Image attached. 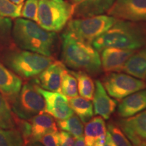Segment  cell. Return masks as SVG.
<instances>
[{"label": "cell", "instance_id": "1", "mask_svg": "<svg viewBox=\"0 0 146 146\" xmlns=\"http://www.w3.org/2000/svg\"><path fill=\"white\" fill-rule=\"evenodd\" d=\"M98 51L107 47L138 50L146 47V22L116 19L106 32L92 42Z\"/></svg>", "mask_w": 146, "mask_h": 146}, {"label": "cell", "instance_id": "2", "mask_svg": "<svg viewBox=\"0 0 146 146\" xmlns=\"http://www.w3.org/2000/svg\"><path fill=\"white\" fill-rule=\"evenodd\" d=\"M61 56L63 63L69 68L93 75L101 72L98 51L91 43L78 39L66 31L62 35Z\"/></svg>", "mask_w": 146, "mask_h": 146}, {"label": "cell", "instance_id": "3", "mask_svg": "<svg viewBox=\"0 0 146 146\" xmlns=\"http://www.w3.org/2000/svg\"><path fill=\"white\" fill-rule=\"evenodd\" d=\"M16 45L24 50L52 56L56 49L58 36L55 32L45 30L35 22L17 18L12 31Z\"/></svg>", "mask_w": 146, "mask_h": 146}, {"label": "cell", "instance_id": "4", "mask_svg": "<svg viewBox=\"0 0 146 146\" xmlns=\"http://www.w3.org/2000/svg\"><path fill=\"white\" fill-rule=\"evenodd\" d=\"M54 61L52 56L27 50H15L7 53L3 62L19 77L30 79L36 77Z\"/></svg>", "mask_w": 146, "mask_h": 146}, {"label": "cell", "instance_id": "5", "mask_svg": "<svg viewBox=\"0 0 146 146\" xmlns=\"http://www.w3.org/2000/svg\"><path fill=\"white\" fill-rule=\"evenodd\" d=\"M116 21L112 16L104 14L73 18L68 22L65 31L78 39L92 43L98 36L106 32Z\"/></svg>", "mask_w": 146, "mask_h": 146}, {"label": "cell", "instance_id": "6", "mask_svg": "<svg viewBox=\"0 0 146 146\" xmlns=\"http://www.w3.org/2000/svg\"><path fill=\"white\" fill-rule=\"evenodd\" d=\"M10 108L15 116L24 120H30L36 115L45 112V100L33 80L22 86Z\"/></svg>", "mask_w": 146, "mask_h": 146}, {"label": "cell", "instance_id": "7", "mask_svg": "<svg viewBox=\"0 0 146 146\" xmlns=\"http://www.w3.org/2000/svg\"><path fill=\"white\" fill-rule=\"evenodd\" d=\"M72 17L71 5L50 0H39L37 23L45 30L59 32L64 28Z\"/></svg>", "mask_w": 146, "mask_h": 146}, {"label": "cell", "instance_id": "8", "mask_svg": "<svg viewBox=\"0 0 146 146\" xmlns=\"http://www.w3.org/2000/svg\"><path fill=\"white\" fill-rule=\"evenodd\" d=\"M103 85L108 94L116 100L146 89V82L126 73L110 72L103 78Z\"/></svg>", "mask_w": 146, "mask_h": 146}, {"label": "cell", "instance_id": "9", "mask_svg": "<svg viewBox=\"0 0 146 146\" xmlns=\"http://www.w3.org/2000/svg\"><path fill=\"white\" fill-rule=\"evenodd\" d=\"M107 14L117 20L146 22V0H116Z\"/></svg>", "mask_w": 146, "mask_h": 146}, {"label": "cell", "instance_id": "10", "mask_svg": "<svg viewBox=\"0 0 146 146\" xmlns=\"http://www.w3.org/2000/svg\"><path fill=\"white\" fill-rule=\"evenodd\" d=\"M117 125L133 146H146V109L131 117L120 119Z\"/></svg>", "mask_w": 146, "mask_h": 146}, {"label": "cell", "instance_id": "11", "mask_svg": "<svg viewBox=\"0 0 146 146\" xmlns=\"http://www.w3.org/2000/svg\"><path fill=\"white\" fill-rule=\"evenodd\" d=\"M36 87L45 100V112L58 120L66 119L74 114L68 98L64 95L59 92L45 90L37 85Z\"/></svg>", "mask_w": 146, "mask_h": 146}, {"label": "cell", "instance_id": "12", "mask_svg": "<svg viewBox=\"0 0 146 146\" xmlns=\"http://www.w3.org/2000/svg\"><path fill=\"white\" fill-rule=\"evenodd\" d=\"M116 0H72V17L86 18L107 12Z\"/></svg>", "mask_w": 146, "mask_h": 146}, {"label": "cell", "instance_id": "13", "mask_svg": "<svg viewBox=\"0 0 146 146\" xmlns=\"http://www.w3.org/2000/svg\"><path fill=\"white\" fill-rule=\"evenodd\" d=\"M65 69L64 64L55 60L33 81L38 86L45 90L61 93L62 78Z\"/></svg>", "mask_w": 146, "mask_h": 146}, {"label": "cell", "instance_id": "14", "mask_svg": "<svg viewBox=\"0 0 146 146\" xmlns=\"http://www.w3.org/2000/svg\"><path fill=\"white\" fill-rule=\"evenodd\" d=\"M137 50H125L116 47H107L101 54L102 68L106 72H120L128 59Z\"/></svg>", "mask_w": 146, "mask_h": 146}, {"label": "cell", "instance_id": "15", "mask_svg": "<svg viewBox=\"0 0 146 146\" xmlns=\"http://www.w3.org/2000/svg\"><path fill=\"white\" fill-rule=\"evenodd\" d=\"M23 86V80L7 68L0 61V93L8 102L10 106L19 94Z\"/></svg>", "mask_w": 146, "mask_h": 146}, {"label": "cell", "instance_id": "16", "mask_svg": "<svg viewBox=\"0 0 146 146\" xmlns=\"http://www.w3.org/2000/svg\"><path fill=\"white\" fill-rule=\"evenodd\" d=\"M93 99L95 114L99 115L105 120L109 119L116 109L117 102L109 96L103 84L99 80L96 81V89Z\"/></svg>", "mask_w": 146, "mask_h": 146}, {"label": "cell", "instance_id": "17", "mask_svg": "<svg viewBox=\"0 0 146 146\" xmlns=\"http://www.w3.org/2000/svg\"><path fill=\"white\" fill-rule=\"evenodd\" d=\"M146 109V89L137 91L122 100L118 106V114L125 118L134 116Z\"/></svg>", "mask_w": 146, "mask_h": 146}, {"label": "cell", "instance_id": "18", "mask_svg": "<svg viewBox=\"0 0 146 146\" xmlns=\"http://www.w3.org/2000/svg\"><path fill=\"white\" fill-rule=\"evenodd\" d=\"M29 120L31 125V141H39L44 135L58 131L55 118L45 112L36 115Z\"/></svg>", "mask_w": 146, "mask_h": 146}, {"label": "cell", "instance_id": "19", "mask_svg": "<svg viewBox=\"0 0 146 146\" xmlns=\"http://www.w3.org/2000/svg\"><path fill=\"white\" fill-rule=\"evenodd\" d=\"M122 71L146 82V47L135 51L126 62Z\"/></svg>", "mask_w": 146, "mask_h": 146}, {"label": "cell", "instance_id": "20", "mask_svg": "<svg viewBox=\"0 0 146 146\" xmlns=\"http://www.w3.org/2000/svg\"><path fill=\"white\" fill-rule=\"evenodd\" d=\"M106 133V126L104 118L100 116L92 118L86 123L84 130L85 143L89 146H93L98 139Z\"/></svg>", "mask_w": 146, "mask_h": 146}, {"label": "cell", "instance_id": "21", "mask_svg": "<svg viewBox=\"0 0 146 146\" xmlns=\"http://www.w3.org/2000/svg\"><path fill=\"white\" fill-rule=\"evenodd\" d=\"M69 103L74 112L76 113L83 123L86 124L94 116V108L91 100L81 96H76L70 98Z\"/></svg>", "mask_w": 146, "mask_h": 146}, {"label": "cell", "instance_id": "22", "mask_svg": "<svg viewBox=\"0 0 146 146\" xmlns=\"http://www.w3.org/2000/svg\"><path fill=\"white\" fill-rule=\"evenodd\" d=\"M70 72L76 78L78 94L80 96L87 100H93L96 86L94 80L88 73L81 70H78V72L70 70Z\"/></svg>", "mask_w": 146, "mask_h": 146}, {"label": "cell", "instance_id": "23", "mask_svg": "<svg viewBox=\"0 0 146 146\" xmlns=\"http://www.w3.org/2000/svg\"><path fill=\"white\" fill-rule=\"evenodd\" d=\"M58 127L62 131H66L77 139L83 136L84 126L83 122L76 115L73 114L64 120H59L57 122Z\"/></svg>", "mask_w": 146, "mask_h": 146}, {"label": "cell", "instance_id": "24", "mask_svg": "<svg viewBox=\"0 0 146 146\" xmlns=\"http://www.w3.org/2000/svg\"><path fill=\"white\" fill-rule=\"evenodd\" d=\"M27 145V142L18 129H0V146Z\"/></svg>", "mask_w": 146, "mask_h": 146}, {"label": "cell", "instance_id": "25", "mask_svg": "<svg viewBox=\"0 0 146 146\" xmlns=\"http://www.w3.org/2000/svg\"><path fill=\"white\" fill-rule=\"evenodd\" d=\"M61 93L68 98L78 96L77 81L70 70L66 68L63 72L61 83Z\"/></svg>", "mask_w": 146, "mask_h": 146}, {"label": "cell", "instance_id": "26", "mask_svg": "<svg viewBox=\"0 0 146 146\" xmlns=\"http://www.w3.org/2000/svg\"><path fill=\"white\" fill-rule=\"evenodd\" d=\"M15 125L13 113L10 105L0 93V129H13Z\"/></svg>", "mask_w": 146, "mask_h": 146}, {"label": "cell", "instance_id": "27", "mask_svg": "<svg viewBox=\"0 0 146 146\" xmlns=\"http://www.w3.org/2000/svg\"><path fill=\"white\" fill-rule=\"evenodd\" d=\"M23 5L14 4L10 0H0V15L5 18H19Z\"/></svg>", "mask_w": 146, "mask_h": 146}, {"label": "cell", "instance_id": "28", "mask_svg": "<svg viewBox=\"0 0 146 146\" xmlns=\"http://www.w3.org/2000/svg\"><path fill=\"white\" fill-rule=\"evenodd\" d=\"M108 131L116 146H133L125 133L117 125L109 123L108 125Z\"/></svg>", "mask_w": 146, "mask_h": 146}, {"label": "cell", "instance_id": "29", "mask_svg": "<svg viewBox=\"0 0 146 146\" xmlns=\"http://www.w3.org/2000/svg\"><path fill=\"white\" fill-rule=\"evenodd\" d=\"M39 0H26L23 5L21 16L25 19L30 20L37 23V14Z\"/></svg>", "mask_w": 146, "mask_h": 146}, {"label": "cell", "instance_id": "30", "mask_svg": "<svg viewBox=\"0 0 146 146\" xmlns=\"http://www.w3.org/2000/svg\"><path fill=\"white\" fill-rule=\"evenodd\" d=\"M12 23L10 18L0 15V45L4 44L10 38Z\"/></svg>", "mask_w": 146, "mask_h": 146}, {"label": "cell", "instance_id": "31", "mask_svg": "<svg viewBox=\"0 0 146 146\" xmlns=\"http://www.w3.org/2000/svg\"><path fill=\"white\" fill-rule=\"evenodd\" d=\"M43 146H60L59 133L52 131L45 134L39 140Z\"/></svg>", "mask_w": 146, "mask_h": 146}, {"label": "cell", "instance_id": "32", "mask_svg": "<svg viewBox=\"0 0 146 146\" xmlns=\"http://www.w3.org/2000/svg\"><path fill=\"white\" fill-rule=\"evenodd\" d=\"M60 146H75L74 137L66 131H62L59 133Z\"/></svg>", "mask_w": 146, "mask_h": 146}, {"label": "cell", "instance_id": "33", "mask_svg": "<svg viewBox=\"0 0 146 146\" xmlns=\"http://www.w3.org/2000/svg\"><path fill=\"white\" fill-rule=\"evenodd\" d=\"M104 146H116L114 142L113 141L110 134V133L108 131L106 133V143Z\"/></svg>", "mask_w": 146, "mask_h": 146}, {"label": "cell", "instance_id": "34", "mask_svg": "<svg viewBox=\"0 0 146 146\" xmlns=\"http://www.w3.org/2000/svg\"><path fill=\"white\" fill-rule=\"evenodd\" d=\"M106 134L102 135L101 137L98 139L97 141L95 142L93 146H104L106 143Z\"/></svg>", "mask_w": 146, "mask_h": 146}, {"label": "cell", "instance_id": "35", "mask_svg": "<svg viewBox=\"0 0 146 146\" xmlns=\"http://www.w3.org/2000/svg\"><path fill=\"white\" fill-rule=\"evenodd\" d=\"M75 146H89L87 145L85 141V139H84V136L81 137L77 138L75 141Z\"/></svg>", "mask_w": 146, "mask_h": 146}, {"label": "cell", "instance_id": "36", "mask_svg": "<svg viewBox=\"0 0 146 146\" xmlns=\"http://www.w3.org/2000/svg\"><path fill=\"white\" fill-rule=\"evenodd\" d=\"M27 146H43L39 141H31L27 144Z\"/></svg>", "mask_w": 146, "mask_h": 146}, {"label": "cell", "instance_id": "37", "mask_svg": "<svg viewBox=\"0 0 146 146\" xmlns=\"http://www.w3.org/2000/svg\"><path fill=\"white\" fill-rule=\"evenodd\" d=\"M10 1H12V3H14V4L21 5V4H23L25 0H10Z\"/></svg>", "mask_w": 146, "mask_h": 146}, {"label": "cell", "instance_id": "38", "mask_svg": "<svg viewBox=\"0 0 146 146\" xmlns=\"http://www.w3.org/2000/svg\"><path fill=\"white\" fill-rule=\"evenodd\" d=\"M50 1H55V2L60 3H64L65 2V1H64V0H50Z\"/></svg>", "mask_w": 146, "mask_h": 146}]
</instances>
